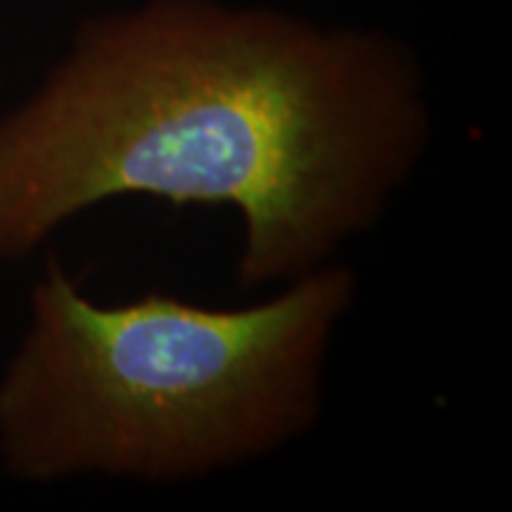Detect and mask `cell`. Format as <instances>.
<instances>
[{
	"label": "cell",
	"instance_id": "cell-1",
	"mask_svg": "<svg viewBox=\"0 0 512 512\" xmlns=\"http://www.w3.org/2000/svg\"><path fill=\"white\" fill-rule=\"evenodd\" d=\"M436 140L399 37L220 0H143L74 29L0 114V259L111 200L231 208L237 282L276 288L373 231Z\"/></svg>",
	"mask_w": 512,
	"mask_h": 512
},
{
	"label": "cell",
	"instance_id": "cell-2",
	"mask_svg": "<svg viewBox=\"0 0 512 512\" xmlns=\"http://www.w3.org/2000/svg\"><path fill=\"white\" fill-rule=\"evenodd\" d=\"M356 296V268L333 259L239 308L165 291L100 302L52 254L0 367V470L165 487L279 456L325 416Z\"/></svg>",
	"mask_w": 512,
	"mask_h": 512
}]
</instances>
